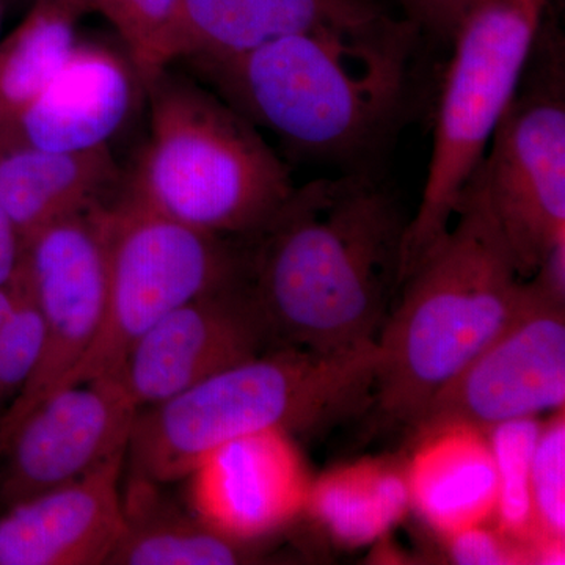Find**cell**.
<instances>
[{
	"mask_svg": "<svg viewBox=\"0 0 565 565\" xmlns=\"http://www.w3.org/2000/svg\"><path fill=\"white\" fill-rule=\"evenodd\" d=\"M140 93L143 82L125 51L77 40L50 84L0 140L62 152L109 147Z\"/></svg>",
	"mask_w": 565,
	"mask_h": 565,
	"instance_id": "cell-14",
	"label": "cell"
},
{
	"mask_svg": "<svg viewBox=\"0 0 565 565\" xmlns=\"http://www.w3.org/2000/svg\"><path fill=\"white\" fill-rule=\"evenodd\" d=\"M446 548L456 564L514 565L530 564L527 548L501 533L497 526L468 527L445 537Z\"/></svg>",
	"mask_w": 565,
	"mask_h": 565,
	"instance_id": "cell-26",
	"label": "cell"
},
{
	"mask_svg": "<svg viewBox=\"0 0 565 565\" xmlns=\"http://www.w3.org/2000/svg\"><path fill=\"white\" fill-rule=\"evenodd\" d=\"M422 35L388 14L359 28L289 33L189 65L292 158L341 173L377 172L414 107Z\"/></svg>",
	"mask_w": 565,
	"mask_h": 565,
	"instance_id": "cell-2",
	"label": "cell"
},
{
	"mask_svg": "<svg viewBox=\"0 0 565 565\" xmlns=\"http://www.w3.org/2000/svg\"><path fill=\"white\" fill-rule=\"evenodd\" d=\"M377 343L337 353L280 345L141 408L128 451L131 475L181 481L212 449L245 435L311 434L373 405Z\"/></svg>",
	"mask_w": 565,
	"mask_h": 565,
	"instance_id": "cell-4",
	"label": "cell"
},
{
	"mask_svg": "<svg viewBox=\"0 0 565 565\" xmlns=\"http://www.w3.org/2000/svg\"><path fill=\"white\" fill-rule=\"evenodd\" d=\"M139 407L120 373L63 386L0 435L3 508L126 456Z\"/></svg>",
	"mask_w": 565,
	"mask_h": 565,
	"instance_id": "cell-11",
	"label": "cell"
},
{
	"mask_svg": "<svg viewBox=\"0 0 565 565\" xmlns=\"http://www.w3.org/2000/svg\"><path fill=\"white\" fill-rule=\"evenodd\" d=\"M522 288L478 169L451 225L401 285L379 334L371 405L379 423L414 429L438 390L511 321Z\"/></svg>",
	"mask_w": 565,
	"mask_h": 565,
	"instance_id": "cell-3",
	"label": "cell"
},
{
	"mask_svg": "<svg viewBox=\"0 0 565 565\" xmlns=\"http://www.w3.org/2000/svg\"><path fill=\"white\" fill-rule=\"evenodd\" d=\"M104 215L107 292L102 326L61 388L120 373L134 344L162 318L247 277L243 241L163 217L122 193L106 202Z\"/></svg>",
	"mask_w": 565,
	"mask_h": 565,
	"instance_id": "cell-7",
	"label": "cell"
},
{
	"mask_svg": "<svg viewBox=\"0 0 565 565\" xmlns=\"http://www.w3.org/2000/svg\"><path fill=\"white\" fill-rule=\"evenodd\" d=\"M275 348L247 280L189 300L134 344L120 375L141 408Z\"/></svg>",
	"mask_w": 565,
	"mask_h": 565,
	"instance_id": "cell-12",
	"label": "cell"
},
{
	"mask_svg": "<svg viewBox=\"0 0 565 565\" xmlns=\"http://www.w3.org/2000/svg\"><path fill=\"white\" fill-rule=\"evenodd\" d=\"M22 241L9 215L0 207V285L17 273L21 259Z\"/></svg>",
	"mask_w": 565,
	"mask_h": 565,
	"instance_id": "cell-28",
	"label": "cell"
},
{
	"mask_svg": "<svg viewBox=\"0 0 565 565\" xmlns=\"http://www.w3.org/2000/svg\"><path fill=\"white\" fill-rule=\"evenodd\" d=\"M479 169L516 273L527 280L565 241V50L544 20Z\"/></svg>",
	"mask_w": 565,
	"mask_h": 565,
	"instance_id": "cell-8",
	"label": "cell"
},
{
	"mask_svg": "<svg viewBox=\"0 0 565 565\" xmlns=\"http://www.w3.org/2000/svg\"><path fill=\"white\" fill-rule=\"evenodd\" d=\"M44 326L39 303L17 269L0 285V408L17 399L39 366Z\"/></svg>",
	"mask_w": 565,
	"mask_h": 565,
	"instance_id": "cell-24",
	"label": "cell"
},
{
	"mask_svg": "<svg viewBox=\"0 0 565 565\" xmlns=\"http://www.w3.org/2000/svg\"><path fill=\"white\" fill-rule=\"evenodd\" d=\"M107 20L145 88L189 55L181 0H77Z\"/></svg>",
	"mask_w": 565,
	"mask_h": 565,
	"instance_id": "cell-22",
	"label": "cell"
},
{
	"mask_svg": "<svg viewBox=\"0 0 565 565\" xmlns=\"http://www.w3.org/2000/svg\"><path fill=\"white\" fill-rule=\"evenodd\" d=\"M150 131L122 195L200 232L248 241L289 199L291 170L211 88L167 70L145 88Z\"/></svg>",
	"mask_w": 565,
	"mask_h": 565,
	"instance_id": "cell-5",
	"label": "cell"
},
{
	"mask_svg": "<svg viewBox=\"0 0 565 565\" xmlns=\"http://www.w3.org/2000/svg\"><path fill=\"white\" fill-rule=\"evenodd\" d=\"M411 509L405 465L363 459L311 481L305 512L345 546L373 544Z\"/></svg>",
	"mask_w": 565,
	"mask_h": 565,
	"instance_id": "cell-20",
	"label": "cell"
},
{
	"mask_svg": "<svg viewBox=\"0 0 565 565\" xmlns=\"http://www.w3.org/2000/svg\"><path fill=\"white\" fill-rule=\"evenodd\" d=\"M405 215L379 172L296 185L247 248V285L275 348L377 343L399 292Z\"/></svg>",
	"mask_w": 565,
	"mask_h": 565,
	"instance_id": "cell-1",
	"label": "cell"
},
{
	"mask_svg": "<svg viewBox=\"0 0 565 565\" xmlns=\"http://www.w3.org/2000/svg\"><path fill=\"white\" fill-rule=\"evenodd\" d=\"M184 62L243 54L289 33L359 28L388 17L381 0H181Z\"/></svg>",
	"mask_w": 565,
	"mask_h": 565,
	"instance_id": "cell-17",
	"label": "cell"
},
{
	"mask_svg": "<svg viewBox=\"0 0 565 565\" xmlns=\"http://www.w3.org/2000/svg\"><path fill=\"white\" fill-rule=\"evenodd\" d=\"M185 479L193 514L250 544L302 514L311 484L291 435L278 429L212 449Z\"/></svg>",
	"mask_w": 565,
	"mask_h": 565,
	"instance_id": "cell-13",
	"label": "cell"
},
{
	"mask_svg": "<svg viewBox=\"0 0 565 565\" xmlns=\"http://www.w3.org/2000/svg\"><path fill=\"white\" fill-rule=\"evenodd\" d=\"M548 0H484L451 40L426 181L408 221L399 288L455 218L516 85Z\"/></svg>",
	"mask_w": 565,
	"mask_h": 565,
	"instance_id": "cell-6",
	"label": "cell"
},
{
	"mask_svg": "<svg viewBox=\"0 0 565 565\" xmlns=\"http://www.w3.org/2000/svg\"><path fill=\"white\" fill-rule=\"evenodd\" d=\"M531 500L535 522L533 544L565 541L564 408L542 424L531 467Z\"/></svg>",
	"mask_w": 565,
	"mask_h": 565,
	"instance_id": "cell-25",
	"label": "cell"
},
{
	"mask_svg": "<svg viewBox=\"0 0 565 565\" xmlns=\"http://www.w3.org/2000/svg\"><path fill=\"white\" fill-rule=\"evenodd\" d=\"M106 202L22 239L18 269L39 303L44 344L35 373L0 415V435L65 384L98 333L107 292Z\"/></svg>",
	"mask_w": 565,
	"mask_h": 565,
	"instance_id": "cell-9",
	"label": "cell"
},
{
	"mask_svg": "<svg viewBox=\"0 0 565 565\" xmlns=\"http://www.w3.org/2000/svg\"><path fill=\"white\" fill-rule=\"evenodd\" d=\"M125 457L3 508L0 565L106 564L125 525L120 492Z\"/></svg>",
	"mask_w": 565,
	"mask_h": 565,
	"instance_id": "cell-15",
	"label": "cell"
},
{
	"mask_svg": "<svg viewBox=\"0 0 565 565\" xmlns=\"http://www.w3.org/2000/svg\"><path fill=\"white\" fill-rule=\"evenodd\" d=\"M82 14L77 0H36L0 40V134L9 131L66 61Z\"/></svg>",
	"mask_w": 565,
	"mask_h": 565,
	"instance_id": "cell-21",
	"label": "cell"
},
{
	"mask_svg": "<svg viewBox=\"0 0 565 565\" xmlns=\"http://www.w3.org/2000/svg\"><path fill=\"white\" fill-rule=\"evenodd\" d=\"M121 180L109 147L62 152L0 140V207L21 241L47 223L104 202Z\"/></svg>",
	"mask_w": 565,
	"mask_h": 565,
	"instance_id": "cell-18",
	"label": "cell"
},
{
	"mask_svg": "<svg viewBox=\"0 0 565 565\" xmlns=\"http://www.w3.org/2000/svg\"><path fill=\"white\" fill-rule=\"evenodd\" d=\"M415 440L405 463L411 509L444 539L489 525L497 512L498 476L487 433L452 424Z\"/></svg>",
	"mask_w": 565,
	"mask_h": 565,
	"instance_id": "cell-16",
	"label": "cell"
},
{
	"mask_svg": "<svg viewBox=\"0 0 565 565\" xmlns=\"http://www.w3.org/2000/svg\"><path fill=\"white\" fill-rule=\"evenodd\" d=\"M541 427L537 416H533L501 423L487 430L498 476L494 526L526 548L535 541L531 467Z\"/></svg>",
	"mask_w": 565,
	"mask_h": 565,
	"instance_id": "cell-23",
	"label": "cell"
},
{
	"mask_svg": "<svg viewBox=\"0 0 565 565\" xmlns=\"http://www.w3.org/2000/svg\"><path fill=\"white\" fill-rule=\"evenodd\" d=\"M565 303L523 280L511 321L441 386L412 434L463 424L487 433L498 424L563 411Z\"/></svg>",
	"mask_w": 565,
	"mask_h": 565,
	"instance_id": "cell-10",
	"label": "cell"
},
{
	"mask_svg": "<svg viewBox=\"0 0 565 565\" xmlns=\"http://www.w3.org/2000/svg\"><path fill=\"white\" fill-rule=\"evenodd\" d=\"M404 20L422 33L451 43L465 18L484 0H397Z\"/></svg>",
	"mask_w": 565,
	"mask_h": 565,
	"instance_id": "cell-27",
	"label": "cell"
},
{
	"mask_svg": "<svg viewBox=\"0 0 565 565\" xmlns=\"http://www.w3.org/2000/svg\"><path fill=\"white\" fill-rule=\"evenodd\" d=\"M162 484L131 475L121 494L122 533L109 565H233L256 559L255 544L236 541L182 511Z\"/></svg>",
	"mask_w": 565,
	"mask_h": 565,
	"instance_id": "cell-19",
	"label": "cell"
}]
</instances>
